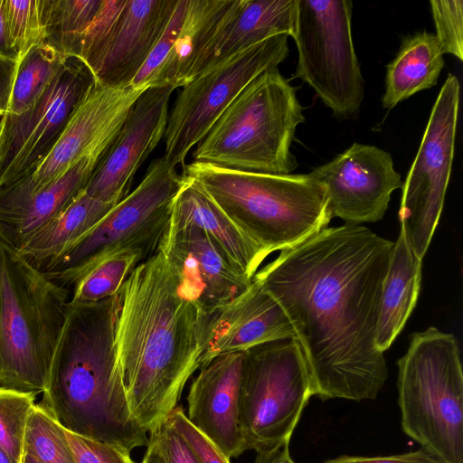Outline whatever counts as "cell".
<instances>
[{
    "instance_id": "10",
    "label": "cell",
    "mask_w": 463,
    "mask_h": 463,
    "mask_svg": "<svg viewBox=\"0 0 463 463\" xmlns=\"http://www.w3.org/2000/svg\"><path fill=\"white\" fill-rule=\"evenodd\" d=\"M351 0H297L291 37L298 49L296 76L337 118L354 116L364 80L352 38Z\"/></svg>"
},
{
    "instance_id": "22",
    "label": "cell",
    "mask_w": 463,
    "mask_h": 463,
    "mask_svg": "<svg viewBox=\"0 0 463 463\" xmlns=\"http://www.w3.org/2000/svg\"><path fill=\"white\" fill-rule=\"evenodd\" d=\"M296 16L297 0H239L198 58L190 81L262 41L279 34L291 36Z\"/></svg>"
},
{
    "instance_id": "18",
    "label": "cell",
    "mask_w": 463,
    "mask_h": 463,
    "mask_svg": "<svg viewBox=\"0 0 463 463\" xmlns=\"http://www.w3.org/2000/svg\"><path fill=\"white\" fill-rule=\"evenodd\" d=\"M294 338L293 327L279 304L256 279L237 298L201 316L200 368L213 358L283 339Z\"/></svg>"
},
{
    "instance_id": "3",
    "label": "cell",
    "mask_w": 463,
    "mask_h": 463,
    "mask_svg": "<svg viewBox=\"0 0 463 463\" xmlns=\"http://www.w3.org/2000/svg\"><path fill=\"white\" fill-rule=\"evenodd\" d=\"M119 292L91 303L69 301L39 403L66 430L128 451L147 446L127 398L116 345Z\"/></svg>"
},
{
    "instance_id": "11",
    "label": "cell",
    "mask_w": 463,
    "mask_h": 463,
    "mask_svg": "<svg viewBox=\"0 0 463 463\" xmlns=\"http://www.w3.org/2000/svg\"><path fill=\"white\" fill-rule=\"evenodd\" d=\"M288 35L279 34L230 57L183 87L168 115L165 160L183 164L190 149L255 78L278 68L288 55Z\"/></svg>"
},
{
    "instance_id": "30",
    "label": "cell",
    "mask_w": 463,
    "mask_h": 463,
    "mask_svg": "<svg viewBox=\"0 0 463 463\" xmlns=\"http://www.w3.org/2000/svg\"><path fill=\"white\" fill-rule=\"evenodd\" d=\"M146 257L139 251L114 254L85 274L73 286L72 302H98L117 295L131 271Z\"/></svg>"
},
{
    "instance_id": "13",
    "label": "cell",
    "mask_w": 463,
    "mask_h": 463,
    "mask_svg": "<svg viewBox=\"0 0 463 463\" xmlns=\"http://www.w3.org/2000/svg\"><path fill=\"white\" fill-rule=\"evenodd\" d=\"M94 78L77 57L63 65L33 103L0 118V187L30 175L48 156Z\"/></svg>"
},
{
    "instance_id": "19",
    "label": "cell",
    "mask_w": 463,
    "mask_h": 463,
    "mask_svg": "<svg viewBox=\"0 0 463 463\" xmlns=\"http://www.w3.org/2000/svg\"><path fill=\"white\" fill-rule=\"evenodd\" d=\"M244 352L213 358L200 368L187 396L188 420L222 452L245 451L241 425V380Z\"/></svg>"
},
{
    "instance_id": "35",
    "label": "cell",
    "mask_w": 463,
    "mask_h": 463,
    "mask_svg": "<svg viewBox=\"0 0 463 463\" xmlns=\"http://www.w3.org/2000/svg\"><path fill=\"white\" fill-rule=\"evenodd\" d=\"M430 11L443 54L463 60V1L431 0Z\"/></svg>"
},
{
    "instance_id": "5",
    "label": "cell",
    "mask_w": 463,
    "mask_h": 463,
    "mask_svg": "<svg viewBox=\"0 0 463 463\" xmlns=\"http://www.w3.org/2000/svg\"><path fill=\"white\" fill-rule=\"evenodd\" d=\"M69 301L65 287L0 240V387L45 391Z\"/></svg>"
},
{
    "instance_id": "26",
    "label": "cell",
    "mask_w": 463,
    "mask_h": 463,
    "mask_svg": "<svg viewBox=\"0 0 463 463\" xmlns=\"http://www.w3.org/2000/svg\"><path fill=\"white\" fill-rule=\"evenodd\" d=\"M443 67V52L434 33L422 31L405 36L386 67L383 107L391 109L415 93L435 86Z\"/></svg>"
},
{
    "instance_id": "16",
    "label": "cell",
    "mask_w": 463,
    "mask_h": 463,
    "mask_svg": "<svg viewBox=\"0 0 463 463\" xmlns=\"http://www.w3.org/2000/svg\"><path fill=\"white\" fill-rule=\"evenodd\" d=\"M157 250L201 316L210 315L234 299L252 281L208 234L194 225L168 222Z\"/></svg>"
},
{
    "instance_id": "24",
    "label": "cell",
    "mask_w": 463,
    "mask_h": 463,
    "mask_svg": "<svg viewBox=\"0 0 463 463\" xmlns=\"http://www.w3.org/2000/svg\"><path fill=\"white\" fill-rule=\"evenodd\" d=\"M421 260L400 234L391 252L383 280L375 335L377 349L384 353L402 332L411 315L420 290Z\"/></svg>"
},
{
    "instance_id": "1",
    "label": "cell",
    "mask_w": 463,
    "mask_h": 463,
    "mask_svg": "<svg viewBox=\"0 0 463 463\" xmlns=\"http://www.w3.org/2000/svg\"><path fill=\"white\" fill-rule=\"evenodd\" d=\"M392 247L363 225L327 226L253 277L287 315L323 401L374 400L387 380L375 335Z\"/></svg>"
},
{
    "instance_id": "42",
    "label": "cell",
    "mask_w": 463,
    "mask_h": 463,
    "mask_svg": "<svg viewBox=\"0 0 463 463\" xmlns=\"http://www.w3.org/2000/svg\"><path fill=\"white\" fill-rule=\"evenodd\" d=\"M256 453L254 463H296L290 457L289 442Z\"/></svg>"
},
{
    "instance_id": "27",
    "label": "cell",
    "mask_w": 463,
    "mask_h": 463,
    "mask_svg": "<svg viewBox=\"0 0 463 463\" xmlns=\"http://www.w3.org/2000/svg\"><path fill=\"white\" fill-rule=\"evenodd\" d=\"M116 204L94 199L82 191L58 216L16 250L41 269L63 249L92 229Z\"/></svg>"
},
{
    "instance_id": "33",
    "label": "cell",
    "mask_w": 463,
    "mask_h": 463,
    "mask_svg": "<svg viewBox=\"0 0 463 463\" xmlns=\"http://www.w3.org/2000/svg\"><path fill=\"white\" fill-rule=\"evenodd\" d=\"M35 393L0 387V446L17 462L25 454V431Z\"/></svg>"
},
{
    "instance_id": "44",
    "label": "cell",
    "mask_w": 463,
    "mask_h": 463,
    "mask_svg": "<svg viewBox=\"0 0 463 463\" xmlns=\"http://www.w3.org/2000/svg\"><path fill=\"white\" fill-rule=\"evenodd\" d=\"M4 4L5 0H0V55L17 59L10 52L7 45L4 18Z\"/></svg>"
},
{
    "instance_id": "34",
    "label": "cell",
    "mask_w": 463,
    "mask_h": 463,
    "mask_svg": "<svg viewBox=\"0 0 463 463\" xmlns=\"http://www.w3.org/2000/svg\"><path fill=\"white\" fill-rule=\"evenodd\" d=\"M127 0H102L92 22L85 31L77 58L94 71L117 27Z\"/></svg>"
},
{
    "instance_id": "12",
    "label": "cell",
    "mask_w": 463,
    "mask_h": 463,
    "mask_svg": "<svg viewBox=\"0 0 463 463\" xmlns=\"http://www.w3.org/2000/svg\"><path fill=\"white\" fill-rule=\"evenodd\" d=\"M459 94L458 80L449 73L432 106L417 155L402 186L401 231L421 260L439 223L450 178Z\"/></svg>"
},
{
    "instance_id": "41",
    "label": "cell",
    "mask_w": 463,
    "mask_h": 463,
    "mask_svg": "<svg viewBox=\"0 0 463 463\" xmlns=\"http://www.w3.org/2000/svg\"><path fill=\"white\" fill-rule=\"evenodd\" d=\"M19 60L0 55V112L5 113L12 92Z\"/></svg>"
},
{
    "instance_id": "47",
    "label": "cell",
    "mask_w": 463,
    "mask_h": 463,
    "mask_svg": "<svg viewBox=\"0 0 463 463\" xmlns=\"http://www.w3.org/2000/svg\"><path fill=\"white\" fill-rule=\"evenodd\" d=\"M3 116V113L0 112V118Z\"/></svg>"
},
{
    "instance_id": "40",
    "label": "cell",
    "mask_w": 463,
    "mask_h": 463,
    "mask_svg": "<svg viewBox=\"0 0 463 463\" xmlns=\"http://www.w3.org/2000/svg\"><path fill=\"white\" fill-rule=\"evenodd\" d=\"M323 463H439L434 457L420 449L407 453L389 456H340Z\"/></svg>"
},
{
    "instance_id": "36",
    "label": "cell",
    "mask_w": 463,
    "mask_h": 463,
    "mask_svg": "<svg viewBox=\"0 0 463 463\" xmlns=\"http://www.w3.org/2000/svg\"><path fill=\"white\" fill-rule=\"evenodd\" d=\"M188 4L189 0H178L166 28L131 82L135 88L147 89L155 85L157 76L173 49L187 12Z\"/></svg>"
},
{
    "instance_id": "28",
    "label": "cell",
    "mask_w": 463,
    "mask_h": 463,
    "mask_svg": "<svg viewBox=\"0 0 463 463\" xmlns=\"http://www.w3.org/2000/svg\"><path fill=\"white\" fill-rule=\"evenodd\" d=\"M102 0H41L45 43L63 57H77L82 36Z\"/></svg>"
},
{
    "instance_id": "43",
    "label": "cell",
    "mask_w": 463,
    "mask_h": 463,
    "mask_svg": "<svg viewBox=\"0 0 463 463\" xmlns=\"http://www.w3.org/2000/svg\"><path fill=\"white\" fill-rule=\"evenodd\" d=\"M142 463H165L154 433H150Z\"/></svg>"
},
{
    "instance_id": "2",
    "label": "cell",
    "mask_w": 463,
    "mask_h": 463,
    "mask_svg": "<svg viewBox=\"0 0 463 463\" xmlns=\"http://www.w3.org/2000/svg\"><path fill=\"white\" fill-rule=\"evenodd\" d=\"M119 297L116 345L127 398L150 433L200 368L201 315L158 250L131 271Z\"/></svg>"
},
{
    "instance_id": "14",
    "label": "cell",
    "mask_w": 463,
    "mask_h": 463,
    "mask_svg": "<svg viewBox=\"0 0 463 463\" xmlns=\"http://www.w3.org/2000/svg\"><path fill=\"white\" fill-rule=\"evenodd\" d=\"M309 175L324 186L331 217L354 225L381 221L392 194L402 186L392 156L375 146L359 143Z\"/></svg>"
},
{
    "instance_id": "25",
    "label": "cell",
    "mask_w": 463,
    "mask_h": 463,
    "mask_svg": "<svg viewBox=\"0 0 463 463\" xmlns=\"http://www.w3.org/2000/svg\"><path fill=\"white\" fill-rule=\"evenodd\" d=\"M239 0H189L181 29L156 83L184 87L204 49L219 33Z\"/></svg>"
},
{
    "instance_id": "21",
    "label": "cell",
    "mask_w": 463,
    "mask_h": 463,
    "mask_svg": "<svg viewBox=\"0 0 463 463\" xmlns=\"http://www.w3.org/2000/svg\"><path fill=\"white\" fill-rule=\"evenodd\" d=\"M178 0H127L106 50L91 72L109 87L130 85L166 28Z\"/></svg>"
},
{
    "instance_id": "20",
    "label": "cell",
    "mask_w": 463,
    "mask_h": 463,
    "mask_svg": "<svg viewBox=\"0 0 463 463\" xmlns=\"http://www.w3.org/2000/svg\"><path fill=\"white\" fill-rule=\"evenodd\" d=\"M106 152L91 153L37 191L20 179L0 187V240L19 250L84 190Z\"/></svg>"
},
{
    "instance_id": "38",
    "label": "cell",
    "mask_w": 463,
    "mask_h": 463,
    "mask_svg": "<svg viewBox=\"0 0 463 463\" xmlns=\"http://www.w3.org/2000/svg\"><path fill=\"white\" fill-rule=\"evenodd\" d=\"M167 420L187 441L200 463H230V458L188 420L182 407L176 406Z\"/></svg>"
},
{
    "instance_id": "29",
    "label": "cell",
    "mask_w": 463,
    "mask_h": 463,
    "mask_svg": "<svg viewBox=\"0 0 463 463\" xmlns=\"http://www.w3.org/2000/svg\"><path fill=\"white\" fill-rule=\"evenodd\" d=\"M65 60L48 43L33 47L19 60L5 113L20 114L28 109L57 74Z\"/></svg>"
},
{
    "instance_id": "39",
    "label": "cell",
    "mask_w": 463,
    "mask_h": 463,
    "mask_svg": "<svg viewBox=\"0 0 463 463\" xmlns=\"http://www.w3.org/2000/svg\"><path fill=\"white\" fill-rule=\"evenodd\" d=\"M154 433L165 463H200L190 445L166 419Z\"/></svg>"
},
{
    "instance_id": "23",
    "label": "cell",
    "mask_w": 463,
    "mask_h": 463,
    "mask_svg": "<svg viewBox=\"0 0 463 463\" xmlns=\"http://www.w3.org/2000/svg\"><path fill=\"white\" fill-rule=\"evenodd\" d=\"M184 176L172 203L169 222L202 229L244 274L253 279L268 257L266 252L240 230L196 181Z\"/></svg>"
},
{
    "instance_id": "46",
    "label": "cell",
    "mask_w": 463,
    "mask_h": 463,
    "mask_svg": "<svg viewBox=\"0 0 463 463\" xmlns=\"http://www.w3.org/2000/svg\"><path fill=\"white\" fill-rule=\"evenodd\" d=\"M23 463H40L31 453L25 451Z\"/></svg>"
},
{
    "instance_id": "15",
    "label": "cell",
    "mask_w": 463,
    "mask_h": 463,
    "mask_svg": "<svg viewBox=\"0 0 463 463\" xmlns=\"http://www.w3.org/2000/svg\"><path fill=\"white\" fill-rule=\"evenodd\" d=\"M146 89L109 87L94 80L48 156L22 178L31 191L52 183L84 156L107 152L129 109Z\"/></svg>"
},
{
    "instance_id": "45",
    "label": "cell",
    "mask_w": 463,
    "mask_h": 463,
    "mask_svg": "<svg viewBox=\"0 0 463 463\" xmlns=\"http://www.w3.org/2000/svg\"><path fill=\"white\" fill-rule=\"evenodd\" d=\"M0 463H17V462L0 446Z\"/></svg>"
},
{
    "instance_id": "8",
    "label": "cell",
    "mask_w": 463,
    "mask_h": 463,
    "mask_svg": "<svg viewBox=\"0 0 463 463\" xmlns=\"http://www.w3.org/2000/svg\"><path fill=\"white\" fill-rule=\"evenodd\" d=\"M184 179L163 156L154 160L133 192L41 270L67 288L118 252L136 250L150 257L165 232L173 201Z\"/></svg>"
},
{
    "instance_id": "7",
    "label": "cell",
    "mask_w": 463,
    "mask_h": 463,
    "mask_svg": "<svg viewBox=\"0 0 463 463\" xmlns=\"http://www.w3.org/2000/svg\"><path fill=\"white\" fill-rule=\"evenodd\" d=\"M403 432L439 463H463V372L455 335L430 326L398 360Z\"/></svg>"
},
{
    "instance_id": "9",
    "label": "cell",
    "mask_w": 463,
    "mask_h": 463,
    "mask_svg": "<svg viewBox=\"0 0 463 463\" xmlns=\"http://www.w3.org/2000/svg\"><path fill=\"white\" fill-rule=\"evenodd\" d=\"M311 396L309 373L296 339L245 351L240 398L245 450L259 452L289 442Z\"/></svg>"
},
{
    "instance_id": "6",
    "label": "cell",
    "mask_w": 463,
    "mask_h": 463,
    "mask_svg": "<svg viewBox=\"0 0 463 463\" xmlns=\"http://www.w3.org/2000/svg\"><path fill=\"white\" fill-rule=\"evenodd\" d=\"M305 121L297 89L270 69L249 83L193 153L195 162L232 170L288 175L297 167L291 144Z\"/></svg>"
},
{
    "instance_id": "48",
    "label": "cell",
    "mask_w": 463,
    "mask_h": 463,
    "mask_svg": "<svg viewBox=\"0 0 463 463\" xmlns=\"http://www.w3.org/2000/svg\"></svg>"
},
{
    "instance_id": "4",
    "label": "cell",
    "mask_w": 463,
    "mask_h": 463,
    "mask_svg": "<svg viewBox=\"0 0 463 463\" xmlns=\"http://www.w3.org/2000/svg\"><path fill=\"white\" fill-rule=\"evenodd\" d=\"M183 174L268 256L302 242L332 219L326 190L309 174L243 172L195 161Z\"/></svg>"
},
{
    "instance_id": "31",
    "label": "cell",
    "mask_w": 463,
    "mask_h": 463,
    "mask_svg": "<svg viewBox=\"0 0 463 463\" xmlns=\"http://www.w3.org/2000/svg\"><path fill=\"white\" fill-rule=\"evenodd\" d=\"M25 451L40 463H75L64 428L36 403L26 426Z\"/></svg>"
},
{
    "instance_id": "37",
    "label": "cell",
    "mask_w": 463,
    "mask_h": 463,
    "mask_svg": "<svg viewBox=\"0 0 463 463\" xmlns=\"http://www.w3.org/2000/svg\"><path fill=\"white\" fill-rule=\"evenodd\" d=\"M65 433L75 463H136L130 458V452L123 448L85 438L66 430Z\"/></svg>"
},
{
    "instance_id": "32",
    "label": "cell",
    "mask_w": 463,
    "mask_h": 463,
    "mask_svg": "<svg viewBox=\"0 0 463 463\" xmlns=\"http://www.w3.org/2000/svg\"><path fill=\"white\" fill-rule=\"evenodd\" d=\"M4 18L8 48L18 60L44 43L41 0H5Z\"/></svg>"
},
{
    "instance_id": "17",
    "label": "cell",
    "mask_w": 463,
    "mask_h": 463,
    "mask_svg": "<svg viewBox=\"0 0 463 463\" xmlns=\"http://www.w3.org/2000/svg\"><path fill=\"white\" fill-rule=\"evenodd\" d=\"M175 89L157 85L141 93L94 169L83 190L85 194L114 203L128 194L137 171L165 136L169 101Z\"/></svg>"
}]
</instances>
